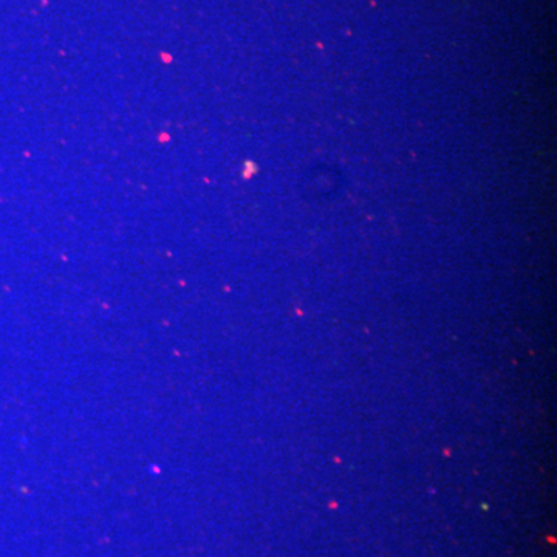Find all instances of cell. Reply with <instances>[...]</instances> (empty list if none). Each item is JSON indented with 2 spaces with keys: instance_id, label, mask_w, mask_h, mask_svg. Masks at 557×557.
Masks as SVG:
<instances>
[]
</instances>
